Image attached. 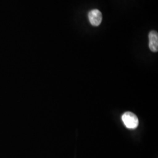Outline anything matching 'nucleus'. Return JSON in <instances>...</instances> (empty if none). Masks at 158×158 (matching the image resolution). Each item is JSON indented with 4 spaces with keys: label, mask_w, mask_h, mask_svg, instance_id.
I'll return each instance as SVG.
<instances>
[{
    "label": "nucleus",
    "mask_w": 158,
    "mask_h": 158,
    "mask_svg": "<svg viewBox=\"0 0 158 158\" xmlns=\"http://www.w3.org/2000/svg\"><path fill=\"white\" fill-rule=\"evenodd\" d=\"M122 121L128 129H135L139 124V120L135 114L126 112L122 115Z\"/></svg>",
    "instance_id": "f257e3e1"
},
{
    "label": "nucleus",
    "mask_w": 158,
    "mask_h": 158,
    "mask_svg": "<svg viewBox=\"0 0 158 158\" xmlns=\"http://www.w3.org/2000/svg\"><path fill=\"white\" fill-rule=\"evenodd\" d=\"M89 19L93 26L97 27L102 23V12L97 9L93 10L89 14Z\"/></svg>",
    "instance_id": "f03ea898"
},
{
    "label": "nucleus",
    "mask_w": 158,
    "mask_h": 158,
    "mask_svg": "<svg viewBox=\"0 0 158 158\" xmlns=\"http://www.w3.org/2000/svg\"><path fill=\"white\" fill-rule=\"evenodd\" d=\"M149 47L153 52H157L158 51V34L157 32L152 31L149 34Z\"/></svg>",
    "instance_id": "7ed1b4c3"
}]
</instances>
